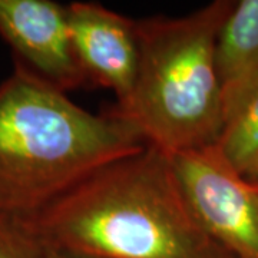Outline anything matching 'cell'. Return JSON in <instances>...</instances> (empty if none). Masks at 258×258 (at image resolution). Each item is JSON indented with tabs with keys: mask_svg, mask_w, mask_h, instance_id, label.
<instances>
[{
	"mask_svg": "<svg viewBox=\"0 0 258 258\" xmlns=\"http://www.w3.org/2000/svg\"><path fill=\"white\" fill-rule=\"evenodd\" d=\"M43 242L86 258H232L203 230L169 157L147 147L25 215Z\"/></svg>",
	"mask_w": 258,
	"mask_h": 258,
	"instance_id": "1",
	"label": "cell"
},
{
	"mask_svg": "<svg viewBox=\"0 0 258 258\" xmlns=\"http://www.w3.org/2000/svg\"><path fill=\"white\" fill-rule=\"evenodd\" d=\"M147 147L115 115H95L25 66L0 85V214L43 210L88 176Z\"/></svg>",
	"mask_w": 258,
	"mask_h": 258,
	"instance_id": "2",
	"label": "cell"
},
{
	"mask_svg": "<svg viewBox=\"0 0 258 258\" xmlns=\"http://www.w3.org/2000/svg\"><path fill=\"white\" fill-rule=\"evenodd\" d=\"M234 2L182 18L137 20L139 63L129 98L113 113L166 155L215 145L225 126L215 45Z\"/></svg>",
	"mask_w": 258,
	"mask_h": 258,
	"instance_id": "3",
	"label": "cell"
},
{
	"mask_svg": "<svg viewBox=\"0 0 258 258\" xmlns=\"http://www.w3.org/2000/svg\"><path fill=\"white\" fill-rule=\"evenodd\" d=\"M168 157L203 230L232 258H258V185L215 145Z\"/></svg>",
	"mask_w": 258,
	"mask_h": 258,
	"instance_id": "4",
	"label": "cell"
},
{
	"mask_svg": "<svg viewBox=\"0 0 258 258\" xmlns=\"http://www.w3.org/2000/svg\"><path fill=\"white\" fill-rule=\"evenodd\" d=\"M0 36L25 66L69 92L88 83L75 53L68 9L52 0H0Z\"/></svg>",
	"mask_w": 258,
	"mask_h": 258,
	"instance_id": "5",
	"label": "cell"
},
{
	"mask_svg": "<svg viewBox=\"0 0 258 258\" xmlns=\"http://www.w3.org/2000/svg\"><path fill=\"white\" fill-rule=\"evenodd\" d=\"M66 9L75 53L88 83L111 89L122 105L138 72L137 20L89 2H75Z\"/></svg>",
	"mask_w": 258,
	"mask_h": 258,
	"instance_id": "6",
	"label": "cell"
},
{
	"mask_svg": "<svg viewBox=\"0 0 258 258\" xmlns=\"http://www.w3.org/2000/svg\"><path fill=\"white\" fill-rule=\"evenodd\" d=\"M225 123L258 86V0L234 2L215 45Z\"/></svg>",
	"mask_w": 258,
	"mask_h": 258,
	"instance_id": "7",
	"label": "cell"
},
{
	"mask_svg": "<svg viewBox=\"0 0 258 258\" xmlns=\"http://www.w3.org/2000/svg\"><path fill=\"white\" fill-rule=\"evenodd\" d=\"M215 147L231 165L240 168L258 148V86L231 115Z\"/></svg>",
	"mask_w": 258,
	"mask_h": 258,
	"instance_id": "8",
	"label": "cell"
},
{
	"mask_svg": "<svg viewBox=\"0 0 258 258\" xmlns=\"http://www.w3.org/2000/svg\"><path fill=\"white\" fill-rule=\"evenodd\" d=\"M46 244L25 215L0 214V258H45Z\"/></svg>",
	"mask_w": 258,
	"mask_h": 258,
	"instance_id": "9",
	"label": "cell"
},
{
	"mask_svg": "<svg viewBox=\"0 0 258 258\" xmlns=\"http://www.w3.org/2000/svg\"><path fill=\"white\" fill-rule=\"evenodd\" d=\"M240 174L251 184L258 185V148L240 168Z\"/></svg>",
	"mask_w": 258,
	"mask_h": 258,
	"instance_id": "10",
	"label": "cell"
},
{
	"mask_svg": "<svg viewBox=\"0 0 258 258\" xmlns=\"http://www.w3.org/2000/svg\"><path fill=\"white\" fill-rule=\"evenodd\" d=\"M45 258H86L81 257V255H75V254H69L60 249H55L52 247L46 245V252H45Z\"/></svg>",
	"mask_w": 258,
	"mask_h": 258,
	"instance_id": "11",
	"label": "cell"
}]
</instances>
